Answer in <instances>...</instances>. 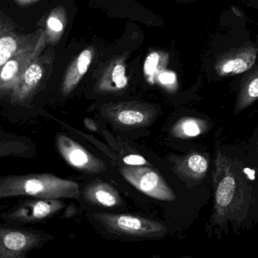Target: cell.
Returning <instances> with one entry per match:
<instances>
[{"mask_svg":"<svg viewBox=\"0 0 258 258\" xmlns=\"http://www.w3.org/2000/svg\"><path fill=\"white\" fill-rule=\"evenodd\" d=\"M214 205L212 222L225 228L241 225L253 202L251 183L242 164L218 152L213 172Z\"/></svg>","mask_w":258,"mask_h":258,"instance_id":"obj_1","label":"cell"},{"mask_svg":"<svg viewBox=\"0 0 258 258\" xmlns=\"http://www.w3.org/2000/svg\"><path fill=\"white\" fill-rule=\"evenodd\" d=\"M79 185L50 173L8 176L0 179V198L30 196L37 199H78Z\"/></svg>","mask_w":258,"mask_h":258,"instance_id":"obj_2","label":"cell"},{"mask_svg":"<svg viewBox=\"0 0 258 258\" xmlns=\"http://www.w3.org/2000/svg\"><path fill=\"white\" fill-rule=\"evenodd\" d=\"M95 220L114 235L134 238H153L165 234L167 228L162 223L150 219L131 214L98 213Z\"/></svg>","mask_w":258,"mask_h":258,"instance_id":"obj_3","label":"cell"},{"mask_svg":"<svg viewBox=\"0 0 258 258\" xmlns=\"http://www.w3.org/2000/svg\"><path fill=\"white\" fill-rule=\"evenodd\" d=\"M120 173L133 186L149 197L167 202L176 199L174 192L162 176L150 167L127 166L120 169Z\"/></svg>","mask_w":258,"mask_h":258,"instance_id":"obj_4","label":"cell"},{"mask_svg":"<svg viewBox=\"0 0 258 258\" xmlns=\"http://www.w3.org/2000/svg\"><path fill=\"white\" fill-rule=\"evenodd\" d=\"M152 105L136 102L104 105L102 114L110 121L123 127H141L150 124L156 115Z\"/></svg>","mask_w":258,"mask_h":258,"instance_id":"obj_5","label":"cell"},{"mask_svg":"<svg viewBox=\"0 0 258 258\" xmlns=\"http://www.w3.org/2000/svg\"><path fill=\"white\" fill-rule=\"evenodd\" d=\"M44 33L31 46L10 58L1 69L0 90L2 95L12 92L17 85L27 68L37 59L44 46Z\"/></svg>","mask_w":258,"mask_h":258,"instance_id":"obj_6","label":"cell"},{"mask_svg":"<svg viewBox=\"0 0 258 258\" xmlns=\"http://www.w3.org/2000/svg\"><path fill=\"white\" fill-rule=\"evenodd\" d=\"M56 146L64 161L74 168L90 174L102 173L106 170V164L103 161L67 136L58 134Z\"/></svg>","mask_w":258,"mask_h":258,"instance_id":"obj_7","label":"cell"},{"mask_svg":"<svg viewBox=\"0 0 258 258\" xmlns=\"http://www.w3.org/2000/svg\"><path fill=\"white\" fill-rule=\"evenodd\" d=\"M44 239L42 233L24 229L0 230V258H23L40 245Z\"/></svg>","mask_w":258,"mask_h":258,"instance_id":"obj_8","label":"cell"},{"mask_svg":"<svg viewBox=\"0 0 258 258\" xmlns=\"http://www.w3.org/2000/svg\"><path fill=\"white\" fill-rule=\"evenodd\" d=\"M258 49L253 45H243L222 54L216 61V72L220 76H230L250 70L257 55Z\"/></svg>","mask_w":258,"mask_h":258,"instance_id":"obj_9","label":"cell"},{"mask_svg":"<svg viewBox=\"0 0 258 258\" xmlns=\"http://www.w3.org/2000/svg\"><path fill=\"white\" fill-rule=\"evenodd\" d=\"M64 205L58 199L28 201L6 214V218L22 223L40 221L56 214Z\"/></svg>","mask_w":258,"mask_h":258,"instance_id":"obj_10","label":"cell"},{"mask_svg":"<svg viewBox=\"0 0 258 258\" xmlns=\"http://www.w3.org/2000/svg\"><path fill=\"white\" fill-rule=\"evenodd\" d=\"M45 66L41 58L34 60L24 72L14 90L12 91L13 102H25L41 82L45 74Z\"/></svg>","mask_w":258,"mask_h":258,"instance_id":"obj_11","label":"cell"},{"mask_svg":"<svg viewBox=\"0 0 258 258\" xmlns=\"http://www.w3.org/2000/svg\"><path fill=\"white\" fill-rule=\"evenodd\" d=\"M208 170V160L200 153H191L175 161L173 171L179 178L186 180H201Z\"/></svg>","mask_w":258,"mask_h":258,"instance_id":"obj_12","label":"cell"},{"mask_svg":"<svg viewBox=\"0 0 258 258\" xmlns=\"http://www.w3.org/2000/svg\"><path fill=\"white\" fill-rule=\"evenodd\" d=\"M1 22V38H0V66H4L10 58L22 52L28 46L37 41L38 39L19 37L8 27ZM43 33V32H42ZM41 36V35H40Z\"/></svg>","mask_w":258,"mask_h":258,"instance_id":"obj_13","label":"cell"},{"mask_svg":"<svg viewBox=\"0 0 258 258\" xmlns=\"http://www.w3.org/2000/svg\"><path fill=\"white\" fill-rule=\"evenodd\" d=\"M84 197L90 203L105 208L121 204V198L117 190L107 182H94L87 185L84 189Z\"/></svg>","mask_w":258,"mask_h":258,"instance_id":"obj_14","label":"cell"},{"mask_svg":"<svg viewBox=\"0 0 258 258\" xmlns=\"http://www.w3.org/2000/svg\"><path fill=\"white\" fill-rule=\"evenodd\" d=\"M93 49H84L67 71L63 79L61 92L64 96L70 94L86 75L93 60Z\"/></svg>","mask_w":258,"mask_h":258,"instance_id":"obj_15","label":"cell"},{"mask_svg":"<svg viewBox=\"0 0 258 258\" xmlns=\"http://www.w3.org/2000/svg\"><path fill=\"white\" fill-rule=\"evenodd\" d=\"M127 84L124 64L121 61H116L99 80L98 90L103 93H114L123 90Z\"/></svg>","mask_w":258,"mask_h":258,"instance_id":"obj_16","label":"cell"},{"mask_svg":"<svg viewBox=\"0 0 258 258\" xmlns=\"http://www.w3.org/2000/svg\"><path fill=\"white\" fill-rule=\"evenodd\" d=\"M258 99V68L246 75L241 82L235 105V113L241 112Z\"/></svg>","mask_w":258,"mask_h":258,"instance_id":"obj_17","label":"cell"},{"mask_svg":"<svg viewBox=\"0 0 258 258\" xmlns=\"http://www.w3.org/2000/svg\"><path fill=\"white\" fill-rule=\"evenodd\" d=\"M208 124L206 122L202 119L183 117L175 123L171 133L176 138H193L203 134Z\"/></svg>","mask_w":258,"mask_h":258,"instance_id":"obj_18","label":"cell"},{"mask_svg":"<svg viewBox=\"0 0 258 258\" xmlns=\"http://www.w3.org/2000/svg\"><path fill=\"white\" fill-rule=\"evenodd\" d=\"M167 64V56L160 52L149 54L144 63V73L149 79H153L157 74H161Z\"/></svg>","mask_w":258,"mask_h":258,"instance_id":"obj_19","label":"cell"},{"mask_svg":"<svg viewBox=\"0 0 258 258\" xmlns=\"http://www.w3.org/2000/svg\"><path fill=\"white\" fill-rule=\"evenodd\" d=\"M123 162L126 166H131V167H140V166H146L149 164V161L146 158H143L142 155H137V154L126 155L123 158Z\"/></svg>","mask_w":258,"mask_h":258,"instance_id":"obj_20","label":"cell"},{"mask_svg":"<svg viewBox=\"0 0 258 258\" xmlns=\"http://www.w3.org/2000/svg\"><path fill=\"white\" fill-rule=\"evenodd\" d=\"M47 27L49 31L53 33H60L63 31V25L61 21L55 16H51L47 20Z\"/></svg>","mask_w":258,"mask_h":258,"instance_id":"obj_21","label":"cell"},{"mask_svg":"<svg viewBox=\"0 0 258 258\" xmlns=\"http://www.w3.org/2000/svg\"><path fill=\"white\" fill-rule=\"evenodd\" d=\"M158 81L163 85H172L176 81V76L173 72H163L158 75Z\"/></svg>","mask_w":258,"mask_h":258,"instance_id":"obj_22","label":"cell"},{"mask_svg":"<svg viewBox=\"0 0 258 258\" xmlns=\"http://www.w3.org/2000/svg\"><path fill=\"white\" fill-rule=\"evenodd\" d=\"M84 123L86 127H87V129L90 130V131H93V132H96V131H98L97 124H96V123H95L92 119L86 117V118H84Z\"/></svg>","mask_w":258,"mask_h":258,"instance_id":"obj_23","label":"cell"},{"mask_svg":"<svg viewBox=\"0 0 258 258\" xmlns=\"http://www.w3.org/2000/svg\"><path fill=\"white\" fill-rule=\"evenodd\" d=\"M32 1H34V0H17V2L22 4H29V3L32 2Z\"/></svg>","mask_w":258,"mask_h":258,"instance_id":"obj_24","label":"cell"},{"mask_svg":"<svg viewBox=\"0 0 258 258\" xmlns=\"http://www.w3.org/2000/svg\"><path fill=\"white\" fill-rule=\"evenodd\" d=\"M177 2L179 3H187V2H192L194 0H176Z\"/></svg>","mask_w":258,"mask_h":258,"instance_id":"obj_25","label":"cell"}]
</instances>
